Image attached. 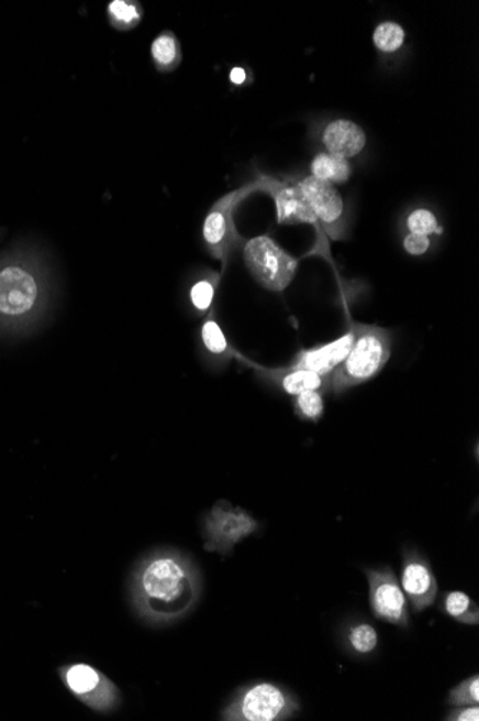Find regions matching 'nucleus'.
<instances>
[{
  "label": "nucleus",
  "instance_id": "a211bd4d",
  "mask_svg": "<svg viewBox=\"0 0 479 721\" xmlns=\"http://www.w3.org/2000/svg\"><path fill=\"white\" fill-rule=\"evenodd\" d=\"M143 18L144 9L135 0H112L108 4V21L116 31H133Z\"/></svg>",
  "mask_w": 479,
  "mask_h": 721
},
{
  "label": "nucleus",
  "instance_id": "f03ea898",
  "mask_svg": "<svg viewBox=\"0 0 479 721\" xmlns=\"http://www.w3.org/2000/svg\"><path fill=\"white\" fill-rule=\"evenodd\" d=\"M51 283L37 256L16 252L0 259V329L35 325L48 307Z\"/></svg>",
  "mask_w": 479,
  "mask_h": 721
},
{
  "label": "nucleus",
  "instance_id": "c85d7f7f",
  "mask_svg": "<svg viewBox=\"0 0 479 721\" xmlns=\"http://www.w3.org/2000/svg\"><path fill=\"white\" fill-rule=\"evenodd\" d=\"M246 78L247 74L243 68H233L232 73H230V81H232L234 86H243V84L246 83Z\"/></svg>",
  "mask_w": 479,
  "mask_h": 721
},
{
  "label": "nucleus",
  "instance_id": "bb28decb",
  "mask_svg": "<svg viewBox=\"0 0 479 721\" xmlns=\"http://www.w3.org/2000/svg\"><path fill=\"white\" fill-rule=\"evenodd\" d=\"M431 241L428 237L417 236V233H410L403 240V248L406 252H410L411 255H424L425 252H428Z\"/></svg>",
  "mask_w": 479,
  "mask_h": 721
},
{
  "label": "nucleus",
  "instance_id": "1a4fd4ad",
  "mask_svg": "<svg viewBox=\"0 0 479 721\" xmlns=\"http://www.w3.org/2000/svg\"><path fill=\"white\" fill-rule=\"evenodd\" d=\"M299 184L326 236L333 241L345 240L347 237L345 203L335 186L314 176H309Z\"/></svg>",
  "mask_w": 479,
  "mask_h": 721
},
{
  "label": "nucleus",
  "instance_id": "9b49d317",
  "mask_svg": "<svg viewBox=\"0 0 479 721\" xmlns=\"http://www.w3.org/2000/svg\"><path fill=\"white\" fill-rule=\"evenodd\" d=\"M370 585V605L375 616L406 629L410 624L408 602L397 576L391 570H366Z\"/></svg>",
  "mask_w": 479,
  "mask_h": 721
},
{
  "label": "nucleus",
  "instance_id": "20e7f679",
  "mask_svg": "<svg viewBox=\"0 0 479 721\" xmlns=\"http://www.w3.org/2000/svg\"><path fill=\"white\" fill-rule=\"evenodd\" d=\"M256 192H260L258 181L248 182V184L220 198L210 209V212L207 214L203 225L205 248L214 260L222 262L223 271L227 269L233 252L246 243L237 232L234 214H236L243 200H246L248 196L256 194Z\"/></svg>",
  "mask_w": 479,
  "mask_h": 721
},
{
  "label": "nucleus",
  "instance_id": "412c9836",
  "mask_svg": "<svg viewBox=\"0 0 479 721\" xmlns=\"http://www.w3.org/2000/svg\"><path fill=\"white\" fill-rule=\"evenodd\" d=\"M219 284L220 275L209 273L192 285L190 292L191 304L200 315H204V313L211 310V306H213L214 302L215 290H218Z\"/></svg>",
  "mask_w": 479,
  "mask_h": 721
},
{
  "label": "nucleus",
  "instance_id": "4468645a",
  "mask_svg": "<svg viewBox=\"0 0 479 721\" xmlns=\"http://www.w3.org/2000/svg\"><path fill=\"white\" fill-rule=\"evenodd\" d=\"M328 154L339 159L358 156L366 146L365 131L350 120H336L328 124L323 133Z\"/></svg>",
  "mask_w": 479,
  "mask_h": 721
},
{
  "label": "nucleus",
  "instance_id": "aec40b11",
  "mask_svg": "<svg viewBox=\"0 0 479 721\" xmlns=\"http://www.w3.org/2000/svg\"><path fill=\"white\" fill-rule=\"evenodd\" d=\"M444 610L450 618H454L455 621L463 622V624H479L477 603L467 593L454 591L446 594Z\"/></svg>",
  "mask_w": 479,
  "mask_h": 721
},
{
  "label": "nucleus",
  "instance_id": "f257e3e1",
  "mask_svg": "<svg viewBox=\"0 0 479 721\" xmlns=\"http://www.w3.org/2000/svg\"><path fill=\"white\" fill-rule=\"evenodd\" d=\"M201 594L197 566L176 550H158L140 561L131 580V597L141 618L168 624L194 610Z\"/></svg>",
  "mask_w": 479,
  "mask_h": 721
},
{
  "label": "nucleus",
  "instance_id": "0eeeda50",
  "mask_svg": "<svg viewBox=\"0 0 479 721\" xmlns=\"http://www.w3.org/2000/svg\"><path fill=\"white\" fill-rule=\"evenodd\" d=\"M258 524L242 509H234L227 501H219L205 517V549L229 555L237 543L253 535Z\"/></svg>",
  "mask_w": 479,
  "mask_h": 721
},
{
  "label": "nucleus",
  "instance_id": "9d476101",
  "mask_svg": "<svg viewBox=\"0 0 479 721\" xmlns=\"http://www.w3.org/2000/svg\"><path fill=\"white\" fill-rule=\"evenodd\" d=\"M260 192H266L275 199L277 222L309 223L319 231V221L299 182L294 179L277 181L274 176L258 175Z\"/></svg>",
  "mask_w": 479,
  "mask_h": 721
},
{
  "label": "nucleus",
  "instance_id": "39448f33",
  "mask_svg": "<svg viewBox=\"0 0 479 721\" xmlns=\"http://www.w3.org/2000/svg\"><path fill=\"white\" fill-rule=\"evenodd\" d=\"M243 254L253 277L269 292H283L298 271V260L267 236H258L244 243Z\"/></svg>",
  "mask_w": 479,
  "mask_h": 721
},
{
  "label": "nucleus",
  "instance_id": "a878e982",
  "mask_svg": "<svg viewBox=\"0 0 479 721\" xmlns=\"http://www.w3.org/2000/svg\"><path fill=\"white\" fill-rule=\"evenodd\" d=\"M479 703V678L474 676L461 682V685L454 688L449 695V704L464 707V706H478Z\"/></svg>",
  "mask_w": 479,
  "mask_h": 721
},
{
  "label": "nucleus",
  "instance_id": "ddd939ff",
  "mask_svg": "<svg viewBox=\"0 0 479 721\" xmlns=\"http://www.w3.org/2000/svg\"><path fill=\"white\" fill-rule=\"evenodd\" d=\"M354 340L355 331L350 327L346 335L332 341V343L319 346V348L300 353L291 368L312 370V372L321 374L331 373L333 369L339 367L347 353L350 352Z\"/></svg>",
  "mask_w": 479,
  "mask_h": 721
},
{
  "label": "nucleus",
  "instance_id": "7ed1b4c3",
  "mask_svg": "<svg viewBox=\"0 0 479 721\" xmlns=\"http://www.w3.org/2000/svg\"><path fill=\"white\" fill-rule=\"evenodd\" d=\"M354 345L339 367L326 374V391L342 393L370 381L392 354V336L382 327L354 323Z\"/></svg>",
  "mask_w": 479,
  "mask_h": 721
},
{
  "label": "nucleus",
  "instance_id": "f3484780",
  "mask_svg": "<svg viewBox=\"0 0 479 721\" xmlns=\"http://www.w3.org/2000/svg\"><path fill=\"white\" fill-rule=\"evenodd\" d=\"M201 341L205 352L213 356L219 362H229L232 358H238L236 349L229 343L227 337L223 334L222 326L215 320L214 312H210L203 326H201Z\"/></svg>",
  "mask_w": 479,
  "mask_h": 721
},
{
  "label": "nucleus",
  "instance_id": "cd10ccee",
  "mask_svg": "<svg viewBox=\"0 0 479 721\" xmlns=\"http://www.w3.org/2000/svg\"><path fill=\"white\" fill-rule=\"evenodd\" d=\"M448 720L478 721L479 720L478 706H464L463 710L454 711V713L449 715Z\"/></svg>",
  "mask_w": 479,
  "mask_h": 721
},
{
  "label": "nucleus",
  "instance_id": "423d86ee",
  "mask_svg": "<svg viewBox=\"0 0 479 721\" xmlns=\"http://www.w3.org/2000/svg\"><path fill=\"white\" fill-rule=\"evenodd\" d=\"M299 710L298 700L271 682L244 688L224 711V720L276 721L290 719Z\"/></svg>",
  "mask_w": 479,
  "mask_h": 721
},
{
  "label": "nucleus",
  "instance_id": "6ab92c4d",
  "mask_svg": "<svg viewBox=\"0 0 479 721\" xmlns=\"http://www.w3.org/2000/svg\"><path fill=\"white\" fill-rule=\"evenodd\" d=\"M312 172L318 179L326 181L328 184H342L350 177L352 168L349 162L345 159L332 156V154L321 153L314 157Z\"/></svg>",
  "mask_w": 479,
  "mask_h": 721
},
{
  "label": "nucleus",
  "instance_id": "f8f14e48",
  "mask_svg": "<svg viewBox=\"0 0 479 721\" xmlns=\"http://www.w3.org/2000/svg\"><path fill=\"white\" fill-rule=\"evenodd\" d=\"M402 591L410 599L415 611H424L435 602L438 583L424 557L406 556L402 569Z\"/></svg>",
  "mask_w": 479,
  "mask_h": 721
},
{
  "label": "nucleus",
  "instance_id": "dca6fc26",
  "mask_svg": "<svg viewBox=\"0 0 479 721\" xmlns=\"http://www.w3.org/2000/svg\"><path fill=\"white\" fill-rule=\"evenodd\" d=\"M152 56L157 72H176L182 61L181 45L177 35L171 31L161 32L153 42Z\"/></svg>",
  "mask_w": 479,
  "mask_h": 721
},
{
  "label": "nucleus",
  "instance_id": "b1692460",
  "mask_svg": "<svg viewBox=\"0 0 479 721\" xmlns=\"http://www.w3.org/2000/svg\"><path fill=\"white\" fill-rule=\"evenodd\" d=\"M352 649L358 654L372 653L379 643V635L377 630L369 624H356L352 626L349 635H347Z\"/></svg>",
  "mask_w": 479,
  "mask_h": 721
},
{
  "label": "nucleus",
  "instance_id": "2eb2a0df",
  "mask_svg": "<svg viewBox=\"0 0 479 721\" xmlns=\"http://www.w3.org/2000/svg\"><path fill=\"white\" fill-rule=\"evenodd\" d=\"M250 367L255 364L250 363ZM260 376L269 379L277 386L283 389L289 395L298 396L299 393L308 391H322L326 386V374L312 372L304 369H263L255 367Z\"/></svg>",
  "mask_w": 479,
  "mask_h": 721
},
{
  "label": "nucleus",
  "instance_id": "5701e85b",
  "mask_svg": "<svg viewBox=\"0 0 479 721\" xmlns=\"http://www.w3.org/2000/svg\"><path fill=\"white\" fill-rule=\"evenodd\" d=\"M294 411L299 418L318 420L322 418L325 411V402L321 391H308L299 393L294 400Z\"/></svg>",
  "mask_w": 479,
  "mask_h": 721
},
{
  "label": "nucleus",
  "instance_id": "393cba45",
  "mask_svg": "<svg viewBox=\"0 0 479 721\" xmlns=\"http://www.w3.org/2000/svg\"><path fill=\"white\" fill-rule=\"evenodd\" d=\"M408 228H410L411 233L425 237L443 231L439 228L438 219L428 209L413 210L410 218H408Z\"/></svg>",
  "mask_w": 479,
  "mask_h": 721
},
{
  "label": "nucleus",
  "instance_id": "4be33fe9",
  "mask_svg": "<svg viewBox=\"0 0 479 721\" xmlns=\"http://www.w3.org/2000/svg\"><path fill=\"white\" fill-rule=\"evenodd\" d=\"M403 42H405V31L398 23L383 22L375 30L374 44L382 53H397L402 48Z\"/></svg>",
  "mask_w": 479,
  "mask_h": 721
},
{
  "label": "nucleus",
  "instance_id": "6e6552de",
  "mask_svg": "<svg viewBox=\"0 0 479 721\" xmlns=\"http://www.w3.org/2000/svg\"><path fill=\"white\" fill-rule=\"evenodd\" d=\"M63 677L69 691L93 710L108 713L120 703L119 688L97 668L75 664L64 669Z\"/></svg>",
  "mask_w": 479,
  "mask_h": 721
}]
</instances>
